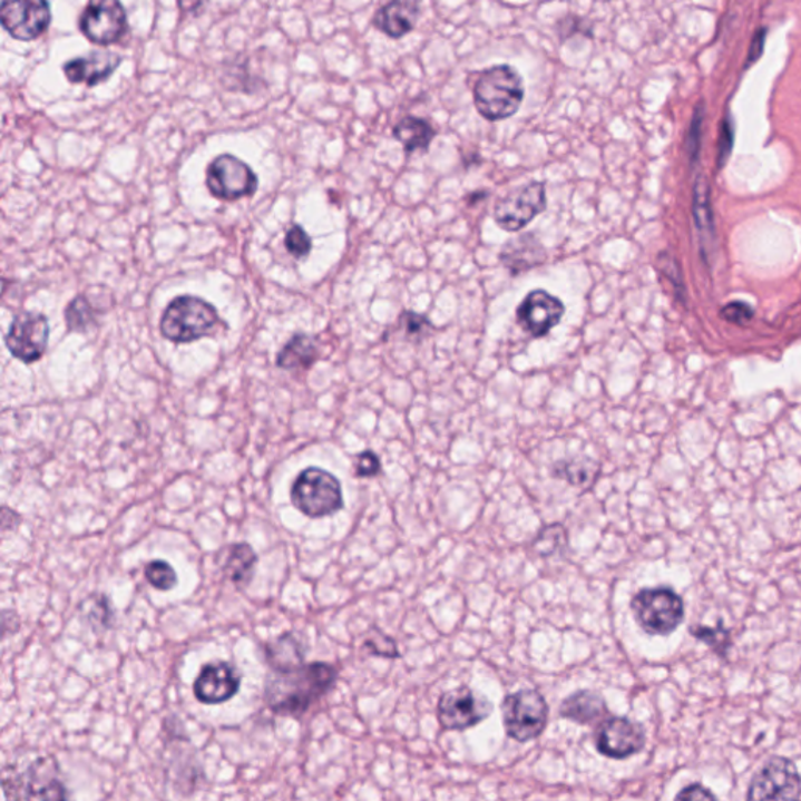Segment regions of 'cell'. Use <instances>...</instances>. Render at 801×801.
Listing matches in <instances>:
<instances>
[{"label":"cell","instance_id":"obj_1","mask_svg":"<svg viewBox=\"0 0 801 801\" xmlns=\"http://www.w3.org/2000/svg\"><path fill=\"white\" fill-rule=\"evenodd\" d=\"M336 671L326 663L273 668L265 683V702L284 717L301 719L335 686Z\"/></svg>","mask_w":801,"mask_h":801},{"label":"cell","instance_id":"obj_2","mask_svg":"<svg viewBox=\"0 0 801 801\" xmlns=\"http://www.w3.org/2000/svg\"><path fill=\"white\" fill-rule=\"evenodd\" d=\"M524 98V80L512 66L486 69L473 87L476 110L489 121H502L516 115Z\"/></svg>","mask_w":801,"mask_h":801},{"label":"cell","instance_id":"obj_3","mask_svg":"<svg viewBox=\"0 0 801 801\" xmlns=\"http://www.w3.org/2000/svg\"><path fill=\"white\" fill-rule=\"evenodd\" d=\"M0 785L7 799L13 800H64L68 797L53 756L38 758L25 770H3Z\"/></svg>","mask_w":801,"mask_h":801},{"label":"cell","instance_id":"obj_4","mask_svg":"<svg viewBox=\"0 0 801 801\" xmlns=\"http://www.w3.org/2000/svg\"><path fill=\"white\" fill-rule=\"evenodd\" d=\"M216 309L196 296H179L169 303L162 316L160 331L173 343H192L211 335L218 326Z\"/></svg>","mask_w":801,"mask_h":801},{"label":"cell","instance_id":"obj_5","mask_svg":"<svg viewBox=\"0 0 801 801\" xmlns=\"http://www.w3.org/2000/svg\"><path fill=\"white\" fill-rule=\"evenodd\" d=\"M290 497L300 512L312 518L332 516L344 506L342 483L319 467L305 468L297 475Z\"/></svg>","mask_w":801,"mask_h":801},{"label":"cell","instance_id":"obj_6","mask_svg":"<svg viewBox=\"0 0 801 801\" xmlns=\"http://www.w3.org/2000/svg\"><path fill=\"white\" fill-rule=\"evenodd\" d=\"M631 610L642 631L649 636H668L684 621L683 598L671 587L642 589L631 599Z\"/></svg>","mask_w":801,"mask_h":801},{"label":"cell","instance_id":"obj_7","mask_svg":"<svg viewBox=\"0 0 801 801\" xmlns=\"http://www.w3.org/2000/svg\"><path fill=\"white\" fill-rule=\"evenodd\" d=\"M501 711L507 736L520 744L539 737L548 725L547 700L534 688H521L507 695Z\"/></svg>","mask_w":801,"mask_h":801},{"label":"cell","instance_id":"obj_8","mask_svg":"<svg viewBox=\"0 0 801 801\" xmlns=\"http://www.w3.org/2000/svg\"><path fill=\"white\" fill-rule=\"evenodd\" d=\"M205 185L216 199L238 201L257 192L258 179L245 162L232 154H222L208 165Z\"/></svg>","mask_w":801,"mask_h":801},{"label":"cell","instance_id":"obj_9","mask_svg":"<svg viewBox=\"0 0 801 801\" xmlns=\"http://www.w3.org/2000/svg\"><path fill=\"white\" fill-rule=\"evenodd\" d=\"M80 32L92 45L121 41L129 29L126 9L119 0H90L79 19Z\"/></svg>","mask_w":801,"mask_h":801},{"label":"cell","instance_id":"obj_10","mask_svg":"<svg viewBox=\"0 0 801 801\" xmlns=\"http://www.w3.org/2000/svg\"><path fill=\"white\" fill-rule=\"evenodd\" d=\"M491 703L486 696L476 694L470 687L452 688L445 692L437 706L440 725L448 731L470 730L491 714Z\"/></svg>","mask_w":801,"mask_h":801},{"label":"cell","instance_id":"obj_11","mask_svg":"<svg viewBox=\"0 0 801 801\" xmlns=\"http://www.w3.org/2000/svg\"><path fill=\"white\" fill-rule=\"evenodd\" d=\"M52 21L48 0H2L0 26L14 40L33 41L49 29Z\"/></svg>","mask_w":801,"mask_h":801},{"label":"cell","instance_id":"obj_12","mask_svg":"<svg viewBox=\"0 0 801 801\" xmlns=\"http://www.w3.org/2000/svg\"><path fill=\"white\" fill-rule=\"evenodd\" d=\"M749 800H799L800 776L788 758H772L750 783Z\"/></svg>","mask_w":801,"mask_h":801},{"label":"cell","instance_id":"obj_13","mask_svg":"<svg viewBox=\"0 0 801 801\" xmlns=\"http://www.w3.org/2000/svg\"><path fill=\"white\" fill-rule=\"evenodd\" d=\"M545 207H547L545 185L541 182H533L499 201L495 207V222L502 231L520 232L540 215Z\"/></svg>","mask_w":801,"mask_h":801},{"label":"cell","instance_id":"obj_14","mask_svg":"<svg viewBox=\"0 0 801 801\" xmlns=\"http://www.w3.org/2000/svg\"><path fill=\"white\" fill-rule=\"evenodd\" d=\"M48 319L37 312L19 313L6 335L11 354L25 363L38 362L48 350Z\"/></svg>","mask_w":801,"mask_h":801},{"label":"cell","instance_id":"obj_15","mask_svg":"<svg viewBox=\"0 0 801 801\" xmlns=\"http://www.w3.org/2000/svg\"><path fill=\"white\" fill-rule=\"evenodd\" d=\"M646 734L644 726L626 717H609L599 723L595 733V745L599 754L610 760H626L644 750Z\"/></svg>","mask_w":801,"mask_h":801},{"label":"cell","instance_id":"obj_16","mask_svg":"<svg viewBox=\"0 0 801 801\" xmlns=\"http://www.w3.org/2000/svg\"><path fill=\"white\" fill-rule=\"evenodd\" d=\"M565 313L563 301L545 290H533L518 305L517 321L529 335L541 339L560 323Z\"/></svg>","mask_w":801,"mask_h":801},{"label":"cell","instance_id":"obj_17","mask_svg":"<svg viewBox=\"0 0 801 801\" xmlns=\"http://www.w3.org/2000/svg\"><path fill=\"white\" fill-rule=\"evenodd\" d=\"M242 686V675L229 663H211L204 665L203 671L193 684L197 702L204 704H219L237 695Z\"/></svg>","mask_w":801,"mask_h":801},{"label":"cell","instance_id":"obj_18","mask_svg":"<svg viewBox=\"0 0 801 801\" xmlns=\"http://www.w3.org/2000/svg\"><path fill=\"white\" fill-rule=\"evenodd\" d=\"M123 58L118 53L107 50H95L88 56L72 58L64 66L66 77L72 84H87L96 87L114 75L121 65Z\"/></svg>","mask_w":801,"mask_h":801},{"label":"cell","instance_id":"obj_19","mask_svg":"<svg viewBox=\"0 0 801 801\" xmlns=\"http://www.w3.org/2000/svg\"><path fill=\"white\" fill-rule=\"evenodd\" d=\"M418 18L420 6L416 0H389L374 14L373 25L392 40H400L412 32Z\"/></svg>","mask_w":801,"mask_h":801},{"label":"cell","instance_id":"obj_20","mask_svg":"<svg viewBox=\"0 0 801 801\" xmlns=\"http://www.w3.org/2000/svg\"><path fill=\"white\" fill-rule=\"evenodd\" d=\"M607 706L605 699L595 691H578L560 703L559 715L579 725H590L605 717Z\"/></svg>","mask_w":801,"mask_h":801},{"label":"cell","instance_id":"obj_21","mask_svg":"<svg viewBox=\"0 0 801 801\" xmlns=\"http://www.w3.org/2000/svg\"><path fill=\"white\" fill-rule=\"evenodd\" d=\"M320 350L319 344L312 336L304 334L293 335L285 346L277 352L276 363L279 369L292 371V370H309L319 362Z\"/></svg>","mask_w":801,"mask_h":801},{"label":"cell","instance_id":"obj_22","mask_svg":"<svg viewBox=\"0 0 801 801\" xmlns=\"http://www.w3.org/2000/svg\"><path fill=\"white\" fill-rule=\"evenodd\" d=\"M436 135L431 123L417 116H406L393 129V137L404 146L408 156L417 150H428Z\"/></svg>","mask_w":801,"mask_h":801},{"label":"cell","instance_id":"obj_23","mask_svg":"<svg viewBox=\"0 0 801 801\" xmlns=\"http://www.w3.org/2000/svg\"><path fill=\"white\" fill-rule=\"evenodd\" d=\"M599 471H602V467L595 460L573 458L556 462L551 473L555 478L564 479L576 489L589 490L597 482Z\"/></svg>","mask_w":801,"mask_h":801},{"label":"cell","instance_id":"obj_24","mask_svg":"<svg viewBox=\"0 0 801 801\" xmlns=\"http://www.w3.org/2000/svg\"><path fill=\"white\" fill-rule=\"evenodd\" d=\"M499 257L506 266L517 273V271H526L539 265L545 258V253L540 243L536 242L533 235H524V237L507 243L506 250Z\"/></svg>","mask_w":801,"mask_h":801},{"label":"cell","instance_id":"obj_25","mask_svg":"<svg viewBox=\"0 0 801 801\" xmlns=\"http://www.w3.org/2000/svg\"><path fill=\"white\" fill-rule=\"evenodd\" d=\"M255 564H257V555L251 545L237 544L229 549L226 564H224V573L238 587L247 586L253 579Z\"/></svg>","mask_w":801,"mask_h":801},{"label":"cell","instance_id":"obj_26","mask_svg":"<svg viewBox=\"0 0 801 801\" xmlns=\"http://www.w3.org/2000/svg\"><path fill=\"white\" fill-rule=\"evenodd\" d=\"M266 657H268L271 668H285L303 663L304 654L300 642L286 634L284 637H279L274 644L268 645Z\"/></svg>","mask_w":801,"mask_h":801},{"label":"cell","instance_id":"obj_27","mask_svg":"<svg viewBox=\"0 0 801 801\" xmlns=\"http://www.w3.org/2000/svg\"><path fill=\"white\" fill-rule=\"evenodd\" d=\"M98 309L91 304L87 296L75 297L65 311L66 326L71 332H87L96 324Z\"/></svg>","mask_w":801,"mask_h":801},{"label":"cell","instance_id":"obj_28","mask_svg":"<svg viewBox=\"0 0 801 801\" xmlns=\"http://www.w3.org/2000/svg\"><path fill=\"white\" fill-rule=\"evenodd\" d=\"M568 545V533L563 525H548L534 539V548L541 557L563 553Z\"/></svg>","mask_w":801,"mask_h":801},{"label":"cell","instance_id":"obj_29","mask_svg":"<svg viewBox=\"0 0 801 801\" xmlns=\"http://www.w3.org/2000/svg\"><path fill=\"white\" fill-rule=\"evenodd\" d=\"M694 213L695 223L699 226L700 234L710 235L712 237V231H714V222H712V208L710 201V187L704 177H699L695 185L694 196Z\"/></svg>","mask_w":801,"mask_h":801},{"label":"cell","instance_id":"obj_30","mask_svg":"<svg viewBox=\"0 0 801 801\" xmlns=\"http://www.w3.org/2000/svg\"><path fill=\"white\" fill-rule=\"evenodd\" d=\"M691 634L696 641L703 642L704 645L710 646L712 652L719 654L720 657H726L730 652L733 641H731L730 629L725 626H715V628H707V626H694L691 628Z\"/></svg>","mask_w":801,"mask_h":801},{"label":"cell","instance_id":"obj_31","mask_svg":"<svg viewBox=\"0 0 801 801\" xmlns=\"http://www.w3.org/2000/svg\"><path fill=\"white\" fill-rule=\"evenodd\" d=\"M145 576L154 589L168 592L177 586V573L165 560H150L145 568Z\"/></svg>","mask_w":801,"mask_h":801},{"label":"cell","instance_id":"obj_32","mask_svg":"<svg viewBox=\"0 0 801 801\" xmlns=\"http://www.w3.org/2000/svg\"><path fill=\"white\" fill-rule=\"evenodd\" d=\"M285 247L293 257L304 258L311 254L312 238L309 237L307 232H305L303 227L293 226L292 229L286 232Z\"/></svg>","mask_w":801,"mask_h":801},{"label":"cell","instance_id":"obj_33","mask_svg":"<svg viewBox=\"0 0 801 801\" xmlns=\"http://www.w3.org/2000/svg\"><path fill=\"white\" fill-rule=\"evenodd\" d=\"M381 460H379L377 452L370 450L360 452L354 467V475L358 478H373V476L381 473Z\"/></svg>","mask_w":801,"mask_h":801},{"label":"cell","instance_id":"obj_34","mask_svg":"<svg viewBox=\"0 0 801 801\" xmlns=\"http://www.w3.org/2000/svg\"><path fill=\"white\" fill-rule=\"evenodd\" d=\"M754 315L753 309L749 304L742 303V301H733V303L726 304L720 311V316L726 320L727 323L733 324H745L752 321Z\"/></svg>","mask_w":801,"mask_h":801},{"label":"cell","instance_id":"obj_35","mask_svg":"<svg viewBox=\"0 0 801 801\" xmlns=\"http://www.w3.org/2000/svg\"><path fill=\"white\" fill-rule=\"evenodd\" d=\"M21 521L22 517L17 510L10 509V507H0V544L7 539L9 534L18 529Z\"/></svg>","mask_w":801,"mask_h":801},{"label":"cell","instance_id":"obj_36","mask_svg":"<svg viewBox=\"0 0 801 801\" xmlns=\"http://www.w3.org/2000/svg\"><path fill=\"white\" fill-rule=\"evenodd\" d=\"M401 323L404 324L406 332L409 335H421L426 329L431 328L428 319L423 315H418L416 312L402 313Z\"/></svg>","mask_w":801,"mask_h":801},{"label":"cell","instance_id":"obj_37","mask_svg":"<svg viewBox=\"0 0 801 801\" xmlns=\"http://www.w3.org/2000/svg\"><path fill=\"white\" fill-rule=\"evenodd\" d=\"M21 629V618L17 610H2L0 613V641L14 636Z\"/></svg>","mask_w":801,"mask_h":801},{"label":"cell","instance_id":"obj_38","mask_svg":"<svg viewBox=\"0 0 801 801\" xmlns=\"http://www.w3.org/2000/svg\"><path fill=\"white\" fill-rule=\"evenodd\" d=\"M717 797L702 784H691L676 795V800H715Z\"/></svg>","mask_w":801,"mask_h":801},{"label":"cell","instance_id":"obj_39","mask_svg":"<svg viewBox=\"0 0 801 801\" xmlns=\"http://www.w3.org/2000/svg\"><path fill=\"white\" fill-rule=\"evenodd\" d=\"M703 118V115H696L695 121L692 124V130L691 134H688L687 145H688V153H691L692 158H695L699 156V148H700V126H702V123H700V119Z\"/></svg>","mask_w":801,"mask_h":801},{"label":"cell","instance_id":"obj_40","mask_svg":"<svg viewBox=\"0 0 801 801\" xmlns=\"http://www.w3.org/2000/svg\"><path fill=\"white\" fill-rule=\"evenodd\" d=\"M731 145H733V129H731L730 123H725L722 130V145H720V165H723V160L730 154Z\"/></svg>","mask_w":801,"mask_h":801},{"label":"cell","instance_id":"obj_41","mask_svg":"<svg viewBox=\"0 0 801 801\" xmlns=\"http://www.w3.org/2000/svg\"><path fill=\"white\" fill-rule=\"evenodd\" d=\"M764 41H765V30L761 29L760 32H758L756 37H754V42H753L752 48H750L749 64H752V61L758 60V58L761 57L762 48H764Z\"/></svg>","mask_w":801,"mask_h":801},{"label":"cell","instance_id":"obj_42","mask_svg":"<svg viewBox=\"0 0 801 801\" xmlns=\"http://www.w3.org/2000/svg\"><path fill=\"white\" fill-rule=\"evenodd\" d=\"M182 13H197L204 9L207 0H177Z\"/></svg>","mask_w":801,"mask_h":801}]
</instances>
